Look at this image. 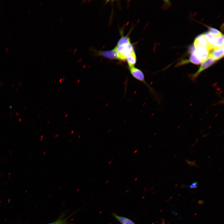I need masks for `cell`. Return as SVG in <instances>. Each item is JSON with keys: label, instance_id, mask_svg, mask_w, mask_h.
Instances as JSON below:
<instances>
[{"label": "cell", "instance_id": "obj_16", "mask_svg": "<svg viewBox=\"0 0 224 224\" xmlns=\"http://www.w3.org/2000/svg\"><path fill=\"white\" fill-rule=\"evenodd\" d=\"M188 51L191 54L194 53L195 52V48L194 44H191L189 46Z\"/></svg>", "mask_w": 224, "mask_h": 224}, {"label": "cell", "instance_id": "obj_15", "mask_svg": "<svg viewBox=\"0 0 224 224\" xmlns=\"http://www.w3.org/2000/svg\"><path fill=\"white\" fill-rule=\"evenodd\" d=\"M208 32L215 37L218 36L222 35L221 32L218 30L211 27L208 28Z\"/></svg>", "mask_w": 224, "mask_h": 224}, {"label": "cell", "instance_id": "obj_6", "mask_svg": "<svg viewBox=\"0 0 224 224\" xmlns=\"http://www.w3.org/2000/svg\"><path fill=\"white\" fill-rule=\"evenodd\" d=\"M77 211L73 212L67 217H65L67 212H62L58 218L55 221L47 224H74L68 221V219L75 214Z\"/></svg>", "mask_w": 224, "mask_h": 224}, {"label": "cell", "instance_id": "obj_3", "mask_svg": "<svg viewBox=\"0 0 224 224\" xmlns=\"http://www.w3.org/2000/svg\"><path fill=\"white\" fill-rule=\"evenodd\" d=\"M89 50L94 56H102L110 59H119L118 53L114 49L110 50L100 51L90 48Z\"/></svg>", "mask_w": 224, "mask_h": 224}, {"label": "cell", "instance_id": "obj_10", "mask_svg": "<svg viewBox=\"0 0 224 224\" xmlns=\"http://www.w3.org/2000/svg\"><path fill=\"white\" fill-rule=\"evenodd\" d=\"M203 34L205 37L208 43L212 49H214L216 37L208 32H205Z\"/></svg>", "mask_w": 224, "mask_h": 224}, {"label": "cell", "instance_id": "obj_12", "mask_svg": "<svg viewBox=\"0 0 224 224\" xmlns=\"http://www.w3.org/2000/svg\"><path fill=\"white\" fill-rule=\"evenodd\" d=\"M216 37V41L214 46V48L224 47L223 35L222 34L220 36Z\"/></svg>", "mask_w": 224, "mask_h": 224}, {"label": "cell", "instance_id": "obj_2", "mask_svg": "<svg viewBox=\"0 0 224 224\" xmlns=\"http://www.w3.org/2000/svg\"><path fill=\"white\" fill-rule=\"evenodd\" d=\"M194 44L195 48L194 53L202 62L204 61L209 56V51L207 48L202 45L194 40Z\"/></svg>", "mask_w": 224, "mask_h": 224}, {"label": "cell", "instance_id": "obj_5", "mask_svg": "<svg viewBox=\"0 0 224 224\" xmlns=\"http://www.w3.org/2000/svg\"><path fill=\"white\" fill-rule=\"evenodd\" d=\"M129 69L131 74L133 77L142 82L149 87V86L145 80L144 74L141 70L134 67L129 68Z\"/></svg>", "mask_w": 224, "mask_h": 224}, {"label": "cell", "instance_id": "obj_17", "mask_svg": "<svg viewBox=\"0 0 224 224\" xmlns=\"http://www.w3.org/2000/svg\"><path fill=\"white\" fill-rule=\"evenodd\" d=\"M198 183L197 182H194L189 185L187 186V187L191 189L196 188L198 187Z\"/></svg>", "mask_w": 224, "mask_h": 224}, {"label": "cell", "instance_id": "obj_13", "mask_svg": "<svg viewBox=\"0 0 224 224\" xmlns=\"http://www.w3.org/2000/svg\"><path fill=\"white\" fill-rule=\"evenodd\" d=\"M188 60L189 62H190L196 65L200 64L203 62L195 55L194 53L190 54Z\"/></svg>", "mask_w": 224, "mask_h": 224}, {"label": "cell", "instance_id": "obj_4", "mask_svg": "<svg viewBox=\"0 0 224 224\" xmlns=\"http://www.w3.org/2000/svg\"><path fill=\"white\" fill-rule=\"evenodd\" d=\"M216 61L213 58L209 56L206 59L202 62L198 70L192 75V79H196L202 72L211 66Z\"/></svg>", "mask_w": 224, "mask_h": 224}, {"label": "cell", "instance_id": "obj_9", "mask_svg": "<svg viewBox=\"0 0 224 224\" xmlns=\"http://www.w3.org/2000/svg\"><path fill=\"white\" fill-rule=\"evenodd\" d=\"M126 60L129 68L134 67L137 62L136 54L134 51L127 57Z\"/></svg>", "mask_w": 224, "mask_h": 224}, {"label": "cell", "instance_id": "obj_14", "mask_svg": "<svg viewBox=\"0 0 224 224\" xmlns=\"http://www.w3.org/2000/svg\"><path fill=\"white\" fill-rule=\"evenodd\" d=\"M130 39L129 37L127 36H123L119 40L117 43V45L128 44L130 43Z\"/></svg>", "mask_w": 224, "mask_h": 224}, {"label": "cell", "instance_id": "obj_8", "mask_svg": "<svg viewBox=\"0 0 224 224\" xmlns=\"http://www.w3.org/2000/svg\"><path fill=\"white\" fill-rule=\"evenodd\" d=\"M195 40L202 45L208 48L209 52L212 49L208 43L205 37L203 34L197 35L195 38Z\"/></svg>", "mask_w": 224, "mask_h": 224}, {"label": "cell", "instance_id": "obj_7", "mask_svg": "<svg viewBox=\"0 0 224 224\" xmlns=\"http://www.w3.org/2000/svg\"><path fill=\"white\" fill-rule=\"evenodd\" d=\"M209 56L216 61L220 59L224 56V47L213 49L209 52Z\"/></svg>", "mask_w": 224, "mask_h": 224}, {"label": "cell", "instance_id": "obj_1", "mask_svg": "<svg viewBox=\"0 0 224 224\" xmlns=\"http://www.w3.org/2000/svg\"><path fill=\"white\" fill-rule=\"evenodd\" d=\"M117 52L119 60H126L127 57L134 51L133 47L130 43L121 45H117L114 48Z\"/></svg>", "mask_w": 224, "mask_h": 224}, {"label": "cell", "instance_id": "obj_11", "mask_svg": "<svg viewBox=\"0 0 224 224\" xmlns=\"http://www.w3.org/2000/svg\"><path fill=\"white\" fill-rule=\"evenodd\" d=\"M113 215L121 224H136L131 220L126 217L113 213Z\"/></svg>", "mask_w": 224, "mask_h": 224}]
</instances>
